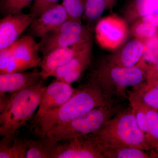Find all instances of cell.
I'll use <instances>...</instances> for the list:
<instances>
[{
    "label": "cell",
    "instance_id": "obj_6",
    "mask_svg": "<svg viewBox=\"0 0 158 158\" xmlns=\"http://www.w3.org/2000/svg\"><path fill=\"white\" fill-rule=\"evenodd\" d=\"M39 44L27 34L6 48L0 50V73L26 71L39 66Z\"/></svg>",
    "mask_w": 158,
    "mask_h": 158
},
{
    "label": "cell",
    "instance_id": "obj_16",
    "mask_svg": "<svg viewBox=\"0 0 158 158\" xmlns=\"http://www.w3.org/2000/svg\"><path fill=\"white\" fill-rule=\"evenodd\" d=\"M41 79L40 71L37 68L31 71L0 73V92L14 93Z\"/></svg>",
    "mask_w": 158,
    "mask_h": 158
},
{
    "label": "cell",
    "instance_id": "obj_15",
    "mask_svg": "<svg viewBox=\"0 0 158 158\" xmlns=\"http://www.w3.org/2000/svg\"><path fill=\"white\" fill-rule=\"evenodd\" d=\"M92 38V36L52 32L41 38L38 42L40 52L42 54V56H45L57 49L93 40Z\"/></svg>",
    "mask_w": 158,
    "mask_h": 158
},
{
    "label": "cell",
    "instance_id": "obj_34",
    "mask_svg": "<svg viewBox=\"0 0 158 158\" xmlns=\"http://www.w3.org/2000/svg\"><path fill=\"white\" fill-rule=\"evenodd\" d=\"M118 0H106V10L113 12V8L116 6Z\"/></svg>",
    "mask_w": 158,
    "mask_h": 158
},
{
    "label": "cell",
    "instance_id": "obj_28",
    "mask_svg": "<svg viewBox=\"0 0 158 158\" xmlns=\"http://www.w3.org/2000/svg\"><path fill=\"white\" fill-rule=\"evenodd\" d=\"M59 0H34L30 7L29 14L36 19L48 9L59 4Z\"/></svg>",
    "mask_w": 158,
    "mask_h": 158
},
{
    "label": "cell",
    "instance_id": "obj_20",
    "mask_svg": "<svg viewBox=\"0 0 158 158\" xmlns=\"http://www.w3.org/2000/svg\"><path fill=\"white\" fill-rule=\"evenodd\" d=\"M101 151L104 158H152L151 154L135 147H104Z\"/></svg>",
    "mask_w": 158,
    "mask_h": 158
},
{
    "label": "cell",
    "instance_id": "obj_32",
    "mask_svg": "<svg viewBox=\"0 0 158 158\" xmlns=\"http://www.w3.org/2000/svg\"><path fill=\"white\" fill-rule=\"evenodd\" d=\"M13 93L0 92V113H3L9 106L12 98Z\"/></svg>",
    "mask_w": 158,
    "mask_h": 158
},
{
    "label": "cell",
    "instance_id": "obj_2",
    "mask_svg": "<svg viewBox=\"0 0 158 158\" xmlns=\"http://www.w3.org/2000/svg\"><path fill=\"white\" fill-rule=\"evenodd\" d=\"M87 80L98 86L104 96L110 103L128 98L129 87H138L147 80L148 66L140 61L131 67L113 65L102 58L92 62Z\"/></svg>",
    "mask_w": 158,
    "mask_h": 158
},
{
    "label": "cell",
    "instance_id": "obj_4",
    "mask_svg": "<svg viewBox=\"0 0 158 158\" xmlns=\"http://www.w3.org/2000/svg\"><path fill=\"white\" fill-rule=\"evenodd\" d=\"M41 79L26 88L14 92L9 106L0 113V135L18 132L34 116L39 107L46 87Z\"/></svg>",
    "mask_w": 158,
    "mask_h": 158
},
{
    "label": "cell",
    "instance_id": "obj_27",
    "mask_svg": "<svg viewBox=\"0 0 158 158\" xmlns=\"http://www.w3.org/2000/svg\"><path fill=\"white\" fill-rule=\"evenodd\" d=\"M144 42V52L141 61L147 65H152L158 60V36Z\"/></svg>",
    "mask_w": 158,
    "mask_h": 158
},
{
    "label": "cell",
    "instance_id": "obj_18",
    "mask_svg": "<svg viewBox=\"0 0 158 158\" xmlns=\"http://www.w3.org/2000/svg\"><path fill=\"white\" fill-rule=\"evenodd\" d=\"M26 158H56L59 142L48 137L25 139Z\"/></svg>",
    "mask_w": 158,
    "mask_h": 158
},
{
    "label": "cell",
    "instance_id": "obj_21",
    "mask_svg": "<svg viewBox=\"0 0 158 158\" xmlns=\"http://www.w3.org/2000/svg\"><path fill=\"white\" fill-rule=\"evenodd\" d=\"M106 10V0H86L82 19L86 25L93 26L100 19Z\"/></svg>",
    "mask_w": 158,
    "mask_h": 158
},
{
    "label": "cell",
    "instance_id": "obj_35",
    "mask_svg": "<svg viewBox=\"0 0 158 158\" xmlns=\"http://www.w3.org/2000/svg\"><path fill=\"white\" fill-rule=\"evenodd\" d=\"M152 155V157H158V148L157 149L153 151L151 153Z\"/></svg>",
    "mask_w": 158,
    "mask_h": 158
},
{
    "label": "cell",
    "instance_id": "obj_14",
    "mask_svg": "<svg viewBox=\"0 0 158 158\" xmlns=\"http://www.w3.org/2000/svg\"><path fill=\"white\" fill-rule=\"evenodd\" d=\"M144 48V41L134 38L125 43L103 59L113 65L121 67H133L141 61Z\"/></svg>",
    "mask_w": 158,
    "mask_h": 158
},
{
    "label": "cell",
    "instance_id": "obj_23",
    "mask_svg": "<svg viewBox=\"0 0 158 158\" xmlns=\"http://www.w3.org/2000/svg\"><path fill=\"white\" fill-rule=\"evenodd\" d=\"M144 107L147 115L148 125L145 137L152 150H154L158 148V112Z\"/></svg>",
    "mask_w": 158,
    "mask_h": 158
},
{
    "label": "cell",
    "instance_id": "obj_24",
    "mask_svg": "<svg viewBox=\"0 0 158 158\" xmlns=\"http://www.w3.org/2000/svg\"><path fill=\"white\" fill-rule=\"evenodd\" d=\"M92 31L91 28L83 24L82 22L68 19L53 32L92 36Z\"/></svg>",
    "mask_w": 158,
    "mask_h": 158
},
{
    "label": "cell",
    "instance_id": "obj_22",
    "mask_svg": "<svg viewBox=\"0 0 158 158\" xmlns=\"http://www.w3.org/2000/svg\"><path fill=\"white\" fill-rule=\"evenodd\" d=\"M130 32L134 38L144 41L158 36V27L139 19L133 22Z\"/></svg>",
    "mask_w": 158,
    "mask_h": 158
},
{
    "label": "cell",
    "instance_id": "obj_5",
    "mask_svg": "<svg viewBox=\"0 0 158 158\" xmlns=\"http://www.w3.org/2000/svg\"><path fill=\"white\" fill-rule=\"evenodd\" d=\"M124 109L119 104H107L70 121L52 127L46 132L45 137L59 142L92 134Z\"/></svg>",
    "mask_w": 158,
    "mask_h": 158
},
{
    "label": "cell",
    "instance_id": "obj_8",
    "mask_svg": "<svg viewBox=\"0 0 158 158\" xmlns=\"http://www.w3.org/2000/svg\"><path fill=\"white\" fill-rule=\"evenodd\" d=\"M56 158H104L90 134L59 141Z\"/></svg>",
    "mask_w": 158,
    "mask_h": 158
},
{
    "label": "cell",
    "instance_id": "obj_13",
    "mask_svg": "<svg viewBox=\"0 0 158 158\" xmlns=\"http://www.w3.org/2000/svg\"><path fill=\"white\" fill-rule=\"evenodd\" d=\"M34 19L22 12L9 15L0 20V50L15 42L27 30Z\"/></svg>",
    "mask_w": 158,
    "mask_h": 158
},
{
    "label": "cell",
    "instance_id": "obj_3",
    "mask_svg": "<svg viewBox=\"0 0 158 158\" xmlns=\"http://www.w3.org/2000/svg\"><path fill=\"white\" fill-rule=\"evenodd\" d=\"M90 135L100 150L102 148L123 147L138 148L147 151L152 150L145 135L138 127L131 105Z\"/></svg>",
    "mask_w": 158,
    "mask_h": 158
},
{
    "label": "cell",
    "instance_id": "obj_10",
    "mask_svg": "<svg viewBox=\"0 0 158 158\" xmlns=\"http://www.w3.org/2000/svg\"><path fill=\"white\" fill-rule=\"evenodd\" d=\"M75 88L71 85L56 79L46 87L35 115H40L57 110L71 97Z\"/></svg>",
    "mask_w": 158,
    "mask_h": 158
},
{
    "label": "cell",
    "instance_id": "obj_19",
    "mask_svg": "<svg viewBox=\"0 0 158 158\" xmlns=\"http://www.w3.org/2000/svg\"><path fill=\"white\" fill-rule=\"evenodd\" d=\"M128 13L133 19L137 20L148 15L158 19V0H128Z\"/></svg>",
    "mask_w": 158,
    "mask_h": 158
},
{
    "label": "cell",
    "instance_id": "obj_25",
    "mask_svg": "<svg viewBox=\"0 0 158 158\" xmlns=\"http://www.w3.org/2000/svg\"><path fill=\"white\" fill-rule=\"evenodd\" d=\"M34 0H0V12L3 17L21 12Z\"/></svg>",
    "mask_w": 158,
    "mask_h": 158
},
{
    "label": "cell",
    "instance_id": "obj_1",
    "mask_svg": "<svg viewBox=\"0 0 158 158\" xmlns=\"http://www.w3.org/2000/svg\"><path fill=\"white\" fill-rule=\"evenodd\" d=\"M108 103H110L105 98L98 86L87 80L83 85L75 88L71 97L60 107L50 113L34 115L30 120L31 131L36 138H44L52 127L70 121Z\"/></svg>",
    "mask_w": 158,
    "mask_h": 158
},
{
    "label": "cell",
    "instance_id": "obj_33",
    "mask_svg": "<svg viewBox=\"0 0 158 158\" xmlns=\"http://www.w3.org/2000/svg\"><path fill=\"white\" fill-rule=\"evenodd\" d=\"M149 78L158 79V60L154 64L148 65L147 78Z\"/></svg>",
    "mask_w": 158,
    "mask_h": 158
},
{
    "label": "cell",
    "instance_id": "obj_30",
    "mask_svg": "<svg viewBox=\"0 0 158 158\" xmlns=\"http://www.w3.org/2000/svg\"><path fill=\"white\" fill-rule=\"evenodd\" d=\"M27 151L25 139L18 138L17 136L15 139L9 158H26Z\"/></svg>",
    "mask_w": 158,
    "mask_h": 158
},
{
    "label": "cell",
    "instance_id": "obj_31",
    "mask_svg": "<svg viewBox=\"0 0 158 158\" xmlns=\"http://www.w3.org/2000/svg\"><path fill=\"white\" fill-rule=\"evenodd\" d=\"M18 132L3 136L0 141V158H9L15 139Z\"/></svg>",
    "mask_w": 158,
    "mask_h": 158
},
{
    "label": "cell",
    "instance_id": "obj_29",
    "mask_svg": "<svg viewBox=\"0 0 158 158\" xmlns=\"http://www.w3.org/2000/svg\"><path fill=\"white\" fill-rule=\"evenodd\" d=\"M130 105L133 108L135 117L138 127L146 135L147 132V118L144 107L137 102L129 101Z\"/></svg>",
    "mask_w": 158,
    "mask_h": 158
},
{
    "label": "cell",
    "instance_id": "obj_26",
    "mask_svg": "<svg viewBox=\"0 0 158 158\" xmlns=\"http://www.w3.org/2000/svg\"><path fill=\"white\" fill-rule=\"evenodd\" d=\"M86 0H62L68 19L82 22Z\"/></svg>",
    "mask_w": 158,
    "mask_h": 158
},
{
    "label": "cell",
    "instance_id": "obj_9",
    "mask_svg": "<svg viewBox=\"0 0 158 158\" xmlns=\"http://www.w3.org/2000/svg\"><path fill=\"white\" fill-rule=\"evenodd\" d=\"M93 43L80 52L69 62L60 66L52 77L59 81L72 85L81 80L92 62Z\"/></svg>",
    "mask_w": 158,
    "mask_h": 158
},
{
    "label": "cell",
    "instance_id": "obj_17",
    "mask_svg": "<svg viewBox=\"0 0 158 158\" xmlns=\"http://www.w3.org/2000/svg\"><path fill=\"white\" fill-rule=\"evenodd\" d=\"M127 93L129 101L137 102L145 107L158 112V79L147 78Z\"/></svg>",
    "mask_w": 158,
    "mask_h": 158
},
{
    "label": "cell",
    "instance_id": "obj_11",
    "mask_svg": "<svg viewBox=\"0 0 158 158\" xmlns=\"http://www.w3.org/2000/svg\"><path fill=\"white\" fill-rule=\"evenodd\" d=\"M93 43V40L57 49L42 56L40 64V75L44 80L52 77L57 69L69 62L80 52Z\"/></svg>",
    "mask_w": 158,
    "mask_h": 158
},
{
    "label": "cell",
    "instance_id": "obj_12",
    "mask_svg": "<svg viewBox=\"0 0 158 158\" xmlns=\"http://www.w3.org/2000/svg\"><path fill=\"white\" fill-rule=\"evenodd\" d=\"M68 19L62 4H58L34 19L27 29V34L34 38H41L50 34Z\"/></svg>",
    "mask_w": 158,
    "mask_h": 158
},
{
    "label": "cell",
    "instance_id": "obj_7",
    "mask_svg": "<svg viewBox=\"0 0 158 158\" xmlns=\"http://www.w3.org/2000/svg\"><path fill=\"white\" fill-rule=\"evenodd\" d=\"M129 32L127 22L113 12L99 20L95 27L98 42L107 50H116L124 44Z\"/></svg>",
    "mask_w": 158,
    "mask_h": 158
}]
</instances>
